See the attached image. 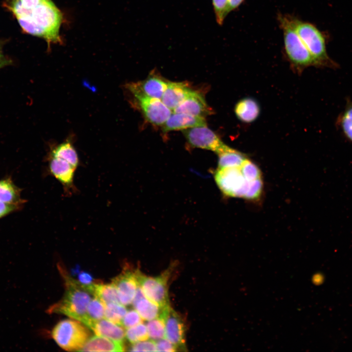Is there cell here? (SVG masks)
I'll list each match as a JSON object with an SVG mask.
<instances>
[{
	"mask_svg": "<svg viewBox=\"0 0 352 352\" xmlns=\"http://www.w3.org/2000/svg\"><path fill=\"white\" fill-rule=\"evenodd\" d=\"M3 5L24 33L43 38L48 44L61 42L62 16L51 0H5Z\"/></svg>",
	"mask_w": 352,
	"mask_h": 352,
	"instance_id": "6da1fadb",
	"label": "cell"
},
{
	"mask_svg": "<svg viewBox=\"0 0 352 352\" xmlns=\"http://www.w3.org/2000/svg\"><path fill=\"white\" fill-rule=\"evenodd\" d=\"M66 291L62 299L50 307V313H61L80 321L85 325L88 305L92 292L78 281L65 276Z\"/></svg>",
	"mask_w": 352,
	"mask_h": 352,
	"instance_id": "7a4b0ae2",
	"label": "cell"
},
{
	"mask_svg": "<svg viewBox=\"0 0 352 352\" xmlns=\"http://www.w3.org/2000/svg\"><path fill=\"white\" fill-rule=\"evenodd\" d=\"M277 20L283 33L285 52L291 66L298 71L317 65L300 38L290 15L279 13Z\"/></svg>",
	"mask_w": 352,
	"mask_h": 352,
	"instance_id": "3957f363",
	"label": "cell"
},
{
	"mask_svg": "<svg viewBox=\"0 0 352 352\" xmlns=\"http://www.w3.org/2000/svg\"><path fill=\"white\" fill-rule=\"evenodd\" d=\"M293 26L308 48L317 66L336 67V64L328 56L325 35L313 24L291 16Z\"/></svg>",
	"mask_w": 352,
	"mask_h": 352,
	"instance_id": "277c9868",
	"label": "cell"
},
{
	"mask_svg": "<svg viewBox=\"0 0 352 352\" xmlns=\"http://www.w3.org/2000/svg\"><path fill=\"white\" fill-rule=\"evenodd\" d=\"M88 330L79 322L70 319L60 321L52 336L58 345L67 351H79L89 338Z\"/></svg>",
	"mask_w": 352,
	"mask_h": 352,
	"instance_id": "5b68a950",
	"label": "cell"
},
{
	"mask_svg": "<svg viewBox=\"0 0 352 352\" xmlns=\"http://www.w3.org/2000/svg\"><path fill=\"white\" fill-rule=\"evenodd\" d=\"M214 177L217 185L224 195L244 198L249 182L242 176L240 167L218 168Z\"/></svg>",
	"mask_w": 352,
	"mask_h": 352,
	"instance_id": "8992f818",
	"label": "cell"
},
{
	"mask_svg": "<svg viewBox=\"0 0 352 352\" xmlns=\"http://www.w3.org/2000/svg\"><path fill=\"white\" fill-rule=\"evenodd\" d=\"M170 274V269L157 277L147 276L137 271L138 283L146 297L162 308L169 306L168 282Z\"/></svg>",
	"mask_w": 352,
	"mask_h": 352,
	"instance_id": "52a82bcc",
	"label": "cell"
},
{
	"mask_svg": "<svg viewBox=\"0 0 352 352\" xmlns=\"http://www.w3.org/2000/svg\"><path fill=\"white\" fill-rule=\"evenodd\" d=\"M127 88L133 95L145 117L152 124L163 125L173 112L161 99L148 97L133 88Z\"/></svg>",
	"mask_w": 352,
	"mask_h": 352,
	"instance_id": "ba28073f",
	"label": "cell"
},
{
	"mask_svg": "<svg viewBox=\"0 0 352 352\" xmlns=\"http://www.w3.org/2000/svg\"><path fill=\"white\" fill-rule=\"evenodd\" d=\"M48 164L45 175L53 176L62 185L64 194L66 197L71 196L78 192L74 182L76 168L67 161L59 157L46 156Z\"/></svg>",
	"mask_w": 352,
	"mask_h": 352,
	"instance_id": "9c48e42d",
	"label": "cell"
},
{
	"mask_svg": "<svg viewBox=\"0 0 352 352\" xmlns=\"http://www.w3.org/2000/svg\"><path fill=\"white\" fill-rule=\"evenodd\" d=\"M183 132L192 146L212 151L218 154L226 150L229 147L206 126L185 129Z\"/></svg>",
	"mask_w": 352,
	"mask_h": 352,
	"instance_id": "30bf717a",
	"label": "cell"
},
{
	"mask_svg": "<svg viewBox=\"0 0 352 352\" xmlns=\"http://www.w3.org/2000/svg\"><path fill=\"white\" fill-rule=\"evenodd\" d=\"M160 318L165 324V338L176 349H185V326L182 318L170 305L164 308Z\"/></svg>",
	"mask_w": 352,
	"mask_h": 352,
	"instance_id": "8fae6325",
	"label": "cell"
},
{
	"mask_svg": "<svg viewBox=\"0 0 352 352\" xmlns=\"http://www.w3.org/2000/svg\"><path fill=\"white\" fill-rule=\"evenodd\" d=\"M112 283L117 290L120 303L124 306H128L132 303L139 285L137 279V271H125L114 278Z\"/></svg>",
	"mask_w": 352,
	"mask_h": 352,
	"instance_id": "7c38bea8",
	"label": "cell"
},
{
	"mask_svg": "<svg viewBox=\"0 0 352 352\" xmlns=\"http://www.w3.org/2000/svg\"><path fill=\"white\" fill-rule=\"evenodd\" d=\"M173 112L204 117L212 113L211 110L207 105L203 95L193 90Z\"/></svg>",
	"mask_w": 352,
	"mask_h": 352,
	"instance_id": "4fadbf2b",
	"label": "cell"
},
{
	"mask_svg": "<svg viewBox=\"0 0 352 352\" xmlns=\"http://www.w3.org/2000/svg\"><path fill=\"white\" fill-rule=\"evenodd\" d=\"M168 84V81L152 74L145 80L129 83L126 87L135 89L148 97L161 99Z\"/></svg>",
	"mask_w": 352,
	"mask_h": 352,
	"instance_id": "5bb4252c",
	"label": "cell"
},
{
	"mask_svg": "<svg viewBox=\"0 0 352 352\" xmlns=\"http://www.w3.org/2000/svg\"><path fill=\"white\" fill-rule=\"evenodd\" d=\"M204 117L194 116L184 113L172 112L163 125V130L167 132L171 131L185 130L188 128L206 126Z\"/></svg>",
	"mask_w": 352,
	"mask_h": 352,
	"instance_id": "9a60e30c",
	"label": "cell"
},
{
	"mask_svg": "<svg viewBox=\"0 0 352 352\" xmlns=\"http://www.w3.org/2000/svg\"><path fill=\"white\" fill-rule=\"evenodd\" d=\"M191 90L184 83L168 82L161 100L173 111L187 97Z\"/></svg>",
	"mask_w": 352,
	"mask_h": 352,
	"instance_id": "2e32d148",
	"label": "cell"
},
{
	"mask_svg": "<svg viewBox=\"0 0 352 352\" xmlns=\"http://www.w3.org/2000/svg\"><path fill=\"white\" fill-rule=\"evenodd\" d=\"M234 112L239 121L244 123H251L259 116L261 108L259 103L254 98L245 97L240 99L236 104Z\"/></svg>",
	"mask_w": 352,
	"mask_h": 352,
	"instance_id": "e0dca14e",
	"label": "cell"
},
{
	"mask_svg": "<svg viewBox=\"0 0 352 352\" xmlns=\"http://www.w3.org/2000/svg\"><path fill=\"white\" fill-rule=\"evenodd\" d=\"M46 156H54L63 159L75 168L79 166L80 162L77 151L72 140L68 138L58 145L50 144Z\"/></svg>",
	"mask_w": 352,
	"mask_h": 352,
	"instance_id": "ac0fdd59",
	"label": "cell"
},
{
	"mask_svg": "<svg viewBox=\"0 0 352 352\" xmlns=\"http://www.w3.org/2000/svg\"><path fill=\"white\" fill-rule=\"evenodd\" d=\"M124 351L122 342L97 335L88 338L79 351L122 352Z\"/></svg>",
	"mask_w": 352,
	"mask_h": 352,
	"instance_id": "d6986e66",
	"label": "cell"
},
{
	"mask_svg": "<svg viewBox=\"0 0 352 352\" xmlns=\"http://www.w3.org/2000/svg\"><path fill=\"white\" fill-rule=\"evenodd\" d=\"M22 189L13 182L11 176L0 179V201L11 204L24 205L26 200L21 198Z\"/></svg>",
	"mask_w": 352,
	"mask_h": 352,
	"instance_id": "ffe728a7",
	"label": "cell"
},
{
	"mask_svg": "<svg viewBox=\"0 0 352 352\" xmlns=\"http://www.w3.org/2000/svg\"><path fill=\"white\" fill-rule=\"evenodd\" d=\"M95 333L116 341L122 342L125 336L124 328L107 319H102L96 322L91 328Z\"/></svg>",
	"mask_w": 352,
	"mask_h": 352,
	"instance_id": "44dd1931",
	"label": "cell"
},
{
	"mask_svg": "<svg viewBox=\"0 0 352 352\" xmlns=\"http://www.w3.org/2000/svg\"><path fill=\"white\" fill-rule=\"evenodd\" d=\"M132 305L142 318L147 321L160 318L165 308L157 305L146 297L140 299Z\"/></svg>",
	"mask_w": 352,
	"mask_h": 352,
	"instance_id": "7402d4cb",
	"label": "cell"
},
{
	"mask_svg": "<svg viewBox=\"0 0 352 352\" xmlns=\"http://www.w3.org/2000/svg\"><path fill=\"white\" fill-rule=\"evenodd\" d=\"M218 155V168L240 167L246 158L243 154L230 147Z\"/></svg>",
	"mask_w": 352,
	"mask_h": 352,
	"instance_id": "603a6c76",
	"label": "cell"
},
{
	"mask_svg": "<svg viewBox=\"0 0 352 352\" xmlns=\"http://www.w3.org/2000/svg\"><path fill=\"white\" fill-rule=\"evenodd\" d=\"M93 294L105 305L110 303L121 304L117 290L112 283L105 285L95 284L94 286Z\"/></svg>",
	"mask_w": 352,
	"mask_h": 352,
	"instance_id": "cb8c5ba5",
	"label": "cell"
},
{
	"mask_svg": "<svg viewBox=\"0 0 352 352\" xmlns=\"http://www.w3.org/2000/svg\"><path fill=\"white\" fill-rule=\"evenodd\" d=\"M105 304L95 296L90 301L87 308L86 325L91 328L94 324L104 317Z\"/></svg>",
	"mask_w": 352,
	"mask_h": 352,
	"instance_id": "d4e9b609",
	"label": "cell"
},
{
	"mask_svg": "<svg viewBox=\"0 0 352 352\" xmlns=\"http://www.w3.org/2000/svg\"><path fill=\"white\" fill-rule=\"evenodd\" d=\"M127 312L126 308L122 304L110 303L105 305L104 316L107 320L121 325L122 319Z\"/></svg>",
	"mask_w": 352,
	"mask_h": 352,
	"instance_id": "484cf974",
	"label": "cell"
},
{
	"mask_svg": "<svg viewBox=\"0 0 352 352\" xmlns=\"http://www.w3.org/2000/svg\"><path fill=\"white\" fill-rule=\"evenodd\" d=\"M146 325L149 337L151 340L156 341L165 337V324L162 318L149 320Z\"/></svg>",
	"mask_w": 352,
	"mask_h": 352,
	"instance_id": "4316f807",
	"label": "cell"
},
{
	"mask_svg": "<svg viewBox=\"0 0 352 352\" xmlns=\"http://www.w3.org/2000/svg\"><path fill=\"white\" fill-rule=\"evenodd\" d=\"M125 336L128 340L132 344L147 340L149 335L146 325L141 323L127 329Z\"/></svg>",
	"mask_w": 352,
	"mask_h": 352,
	"instance_id": "83f0119b",
	"label": "cell"
},
{
	"mask_svg": "<svg viewBox=\"0 0 352 352\" xmlns=\"http://www.w3.org/2000/svg\"><path fill=\"white\" fill-rule=\"evenodd\" d=\"M339 122L344 135L352 142V102L348 103Z\"/></svg>",
	"mask_w": 352,
	"mask_h": 352,
	"instance_id": "f1b7e54d",
	"label": "cell"
},
{
	"mask_svg": "<svg viewBox=\"0 0 352 352\" xmlns=\"http://www.w3.org/2000/svg\"><path fill=\"white\" fill-rule=\"evenodd\" d=\"M240 168L242 176L249 182L261 178V172L258 167L247 158Z\"/></svg>",
	"mask_w": 352,
	"mask_h": 352,
	"instance_id": "f546056e",
	"label": "cell"
},
{
	"mask_svg": "<svg viewBox=\"0 0 352 352\" xmlns=\"http://www.w3.org/2000/svg\"><path fill=\"white\" fill-rule=\"evenodd\" d=\"M216 20L220 25L223 24L228 13V0H212Z\"/></svg>",
	"mask_w": 352,
	"mask_h": 352,
	"instance_id": "4dcf8cb0",
	"label": "cell"
},
{
	"mask_svg": "<svg viewBox=\"0 0 352 352\" xmlns=\"http://www.w3.org/2000/svg\"><path fill=\"white\" fill-rule=\"evenodd\" d=\"M263 183L261 178L249 181L247 191L244 198L250 200L258 199L261 196Z\"/></svg>",
	"mask_w": 352,
	"mask_h": 352,
	"instance_id": "1f68e13d",
	"label": "cell"
},
{
	"mask_svg": "<svg viewBox=\"0 0 352 352\" xmlns=\"http://www.w3.org/2000/svg\"><path fill=\"white\" fill-rule=\"evenodd\" d=\"M143 319L135 309L127 311L124 316L121 326L125 329H128L142 322Z\"/></svg>",
	"mask_w": 352,
	"mask_h": 352,
	"instance_id": "d6a6232c",
	"label": "cell"
},
{
	"mask_svg": "<svg viewBox=\"0 0 352 352\" xmlns=\"http://www.w3.org/2000/svg\"><path fill=\"white\" fill-rule=\"evenodd\" d=\"M129 351L132 352L156 351L155 341L147 339L133 343L130 347Z\"/></svg>",
	"mask_w": 352,
	"mask_h": 352,
	"instance_id": "836d02e7",
	"label": "cell"
},
{
	"mask_svg": "<svg viewBox=\"0 0 352 352\" xmlns=\"http://www.w3.org/2000/svg\"><path fill=\"white\" fill-rule=\"evenodd\" d=\"M23 205L11 204L0 201V219L15 212L21 210Z\"/></svg>",
	"mask_w": 352,
	"mask_h": 352,
	"instance_id": "e575fe53",
	"label": "cell"
},
{
	"mask_svg": "<svg viewBox=\"0 0 352 352\" xmlns=\"http://www.w3.org/2000/svg\"><path fill=\"white\" fill-rule=\"evenodd\" d=\"M156 351L157 352H175L176 347L166 338H162L155 342Z\"/></svg>",
	"mask_w": 352,
	"mask_h": 352,
	"instance_id": "d590c367",
	"label": "cell"
},
{
	"mask_svg": "<svg viewBox=\"0 0 352 352\" xmlns=\"http://www.w3.org/2000/svg\"><path fill=\"white\" fill-rule=\"evenodd\" d=\"M12 63V61L11 59L4 54L2 51V44L0 42V69L10 65Z\"/></svg>",
	"mask_w": 352,
	"mask_h": 352,
	"instance_id": "8d00e7d4",
	"label": "cell"
},
{
	"mask_svg": "<svg viewBox=\"0 0 352 352\" xmlns=\"http://www.w3.org/2000/svg\"><path fill=\"white\" fill-rule=\"evenodd\" d=\"M244 0H228V13L237 9Z\"/></svg>",
	"mask_w": 352,
	"mask_h": 352,
	"instance_id": "74e56055",
	"label": "cell"
}]
</instances>
